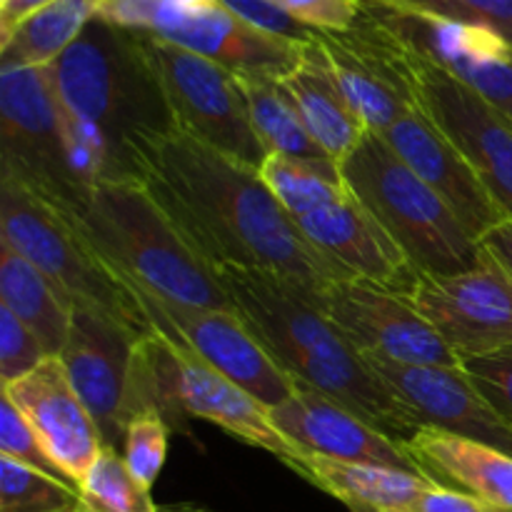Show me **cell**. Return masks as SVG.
<instances>
[{"label":"cell","instance_id":"cell-1","mask_svg":"<svg viewBox=\"0 0 512 512\" xmlns=\"http://www.w3.org/2000/svg\"><path fill=\"white\" fill-rule=\"evenodd\" d=\"M133 163L135 175L215 268H263L318 293L348 280L308 243L253 165L180 128L140 140Z\"/></svg>","mask_w":512,"mask_h":512},{"label":"cell","instance_id":"cell-2","mask_svg":"<svg viewBox=\"0 0 512 512\" xmlns=\"http://www.w3.org/2000/svg\"><path fill=\"white\" fill-rule=\"evenodd\" d=\"M48 68L70 158L85 188L100 180L138 178L135 145L175 128L140 33L95 18Z\"/></svg>","mask_w":512,"mask_h":512},{"label":"cell","instance_id":"cell-3","mask_svg":"<svg viewBox=\"0 0 512 512\" xmlns=\"http://www.w3.org/2000/svg\"><path fill=\"white\" fill-rule=\"evenodd\" d=\"M238 318L288 378L343 403L395 440L418 430L348 335L325 313L318 290L263 268L218 265Z\"/></svg>","mask_w":512,"mask_h":512},{"label":"cell","instance_id":"cell-4","mask_svg":"<svg viewBox=\"0 0 512 512\" xmlns=\"http://www.w3.org/2000/svg\"><path fill=\"white\" fill-rule=\"evenodd\" d=\"M75 220L125 283L175 303L235 313L215 265L140 178L90 185Z\"/></svg>","mask_w":512,"mask_h":512},{"label":"cell","instance_id":"cell-5","mask_svg":"<svg viewBox=\"0 0 512 512\" xmlns=\"http://www.w3.org/2000/svg\"><path fill=\"white\" fill-rule=\"evenodd\" d=\"M340 173L418 275L465 273L480 263L483 248L478 240L378 133L363 135L340 160Z\"/></svg>","mask_w":512,"mask_h":512},{"label":"cell","instance_id":"cell-6","mask_svg":"<svg viewBox=\"0 0 512 512\" xmlns=\"http://www.w3.org/2000/svg\"><path fill=\"white\" fill-rule=\"evenodd\" d=\"M0 240L28 258L65 300L93 305L135 333L153 335L130 285L85 238L75 215L5 175H0Z\"/></svg>","mask_w":512,"mask_h":512},{"label":"cell","instance_id":"cell-7","mask_svg":"<svg viewBox=\"0 0 512 512\" xmlns=\"http://www.w3.org/2000/svg\"><path fill=\"white\" fill-rule=\"evenodd\" d=\"M0 175L73 215L88 193L48 65L0 63Z\"/></svg>","mask_w":512,"mask_h":512},{"label":"cell","instance_id":"cell-8","mask_svg":"<svg viewBox=\"0 0 512 512\" xmlns=\"http://www.w3.org/2000/svg\"><path fill=\"white\" fill-rule=\"evenodd\" d=\"M140 40L158 75L175 128L260 170L268 150L250 125L238 75L210 58L150 33H140Z\"/></svg>","mask_w":512,"mask_h":512},{"label":"cell","instance_id":"cell-9","mask_svg":"<svg viewBox=\"0 0 512 512\" xmlns=\"http://www.w3.org/2000/svg\"><path fill=\"white\" fill-rule=\"evenodd\" d=\"M135 333L113 315L85 303H73L70 330L58 358L85 408L93 415L103 448L123 453L125 430L135 418V380L140 343Z\"/></svg>","mask_w":512,"mask_h":512},{"label":"cell","instance_id":"cell-10","mask_svg":"<svg viewBox=\"0 0 512 512\" xmlns=\"http://www.w3.org/2000/svg\"><path fill=\"white\" fill-rule=\"evenodd\" d=\"M130 290L153 333L198 355L210 368L255 395L268 410L295 393V380L275 365L238 313L175 303L135 285Z\"/></svg>","mask_w":512,"mask_h":512},{"label":"cell","instance_id":"cell-11","mask_svg":"<svg viewBox=\"0 0 512 512\" xmlns=\"http://www.w3.org/2000/svg\"><path fill=\"white\" fill-rule=\"evenodd\" d=\"M320 300L363 358L400 365H460L458 353L420 315L408 293L348 278L330 283Z\"/></svg>","mask_w":512,"mask_h":512},{"label":"cell","instance_id":"cell-12","mask_svg":"<svg viewBox=\"0 0 512 512\" xmlns=\"http://www.w3.org/2000/svg\"><path fill=\"white\" fill-rule=\"evenodd\" d=\"M408 295L460 360L512 345V278L485 250L465 273L418 275Z\"/></svg>","mask_w":512,"mask_h":512},{"label":"cell","instance_id":"cell-13","mask_svg":"<svg viewBox=\"0 0 512 512\" xmlns=\"http://www.w3.org/2000/svg\"><path fill=\"white\" fill-rule=\"evenodd\" d=\"M350 105L368 133H385L418 108L413 50L363 10L345 33H318Z\"/></svg>","mask_w":512,"mask_h":512},{"label":"cell","instance_id":"cell-14","mask_svg":"<svg viewBox=\"0 0 512 512\" xmlns=\"http://www.w3.org/2000/svg\"><path fill=\"white\" fill-rule=\"evenodd\" d=\"M413 70L420 108L458 145L512 220V118L418 50Z\"/></svg>","mask_w":512,"mask_h":512},{"label":"cell","instance_id":"cell-15","mask_svg":"<svg viewBox=\"0 0 512 512\" xmlns=\"http://www.w3.org/2000/svg\"><path fill=\"white\" fill-rule=\"evenodd\" d=\"M365 13L512 118V48L493 30L413 13L385 0H360Z\"/></svg>","mask_w":512,"mask_h":512},{"label":"cell","instance_id":"cell-16","mask_svg":"<svg viewBox=\"0 0 512 512\" xmlns=\"http://www.w3.org/2000/svg\"><path fill=\"white\" fill-rule=\"evenodd\" d=\"M418 428H438L512 455V428L480 398L463 368L365 358Z\"/></svg>","mask_w":512,"mask_h":512},{"label":"cell","instance_id":"cell-17","mask_svg":"<svg viewBox=\"0 0 512 512\" xmlns=\"http://www.w3.org/2000/svg\"><path fill=\"white\" fill-rule=\"evenodd\" d=\"M380 138L448 203V208L458 215L460 223L478 243L488 230L508 220L470 160L420 105L395 120L385 133H380Z\"/></svg>","mask_w":512,"mask_h":512},{"label":"cell","instance_id":"cell-18","mask_svg":"<svg viewBox=\"0 0 512 512\" xmlns=\"http://www.w3.org/2000/svg\"><path fill=\"white\" fill-rule=\"evenodd\" d=\"M0 395L23 413L53 463L75 488H80L103 450V438L83 398L70 383L63 360L50 355L33 373L3 385Z\"/></svg>","mask_w":512,"mask_h":512},{"label":"cell","instance_id":"cell-19","mask_svg":"<svg viewBox=\"0 0 512 512\" xmlns=\"http://www.w3.org/2000/svg\"><path fill=\"white\" fill-rule=\"evenodd\" d=\"M270 420L305 455L423 473L400 440L300 380H295V393L285 403L270 408Z\"/></svg>","mask_w":512,"mask_h":512},{"label":"cell","instance_id":"cell-20","mask_svg":"<svg viewBox=\"0 0 512 512\" xmlns=\"http://www.w3.org/2000/svg\"><path fill=\"white\" fill-rule=\"evenodd\" d=\"M165 343L170 353V375H173V398L178 415H193V418L220 425L238 440L253 448L268 450L290 470L303 475L308 455L275 428L270 410L255 395L220 375L183 345L168 338Z\"/></svg>","mask_w":512,"mask_h":512},{"label":"cell","instance_id":"cell-21","mask_svg":"<svg viewBox=\"0 0 512 512\" xmlns=\"http://www.w3.org/2000/svg\"><path fill=\"white\" fill-rule=\"evenodd\" d=\"M295 223L308 243L345 278L368 280L400 293H410L418 278L403 250L353 190L340 203L313 210Z\"/></svg>","mask_w":512,"mask_h":512},{"label":"cell","instance_id":"cell-22","mask_svg":"<svg viewBox=\"0 0 512 512\" xmlns=\"http://www.w3.org/2000/svg\"><path fill=\"white\" fill-rule=\"evenodd\" d=\"M155 38L188 48L240 75H275L283 78L300 63L305 43L275 38L213 0L188 13H165L155 23Z\"/></svg>","mask_w":512,"mask_h":512},{"label":"cell","instance_id":"cell-23","mask_svg":"<svg viewBox=\"0 0 512 512\" xmlns=\"http://www.w3.org/2000/svg\"><path fill=\"white\" fill-rule=\"evenodd\" d=\"M403 448L438 485L512 512V455L505 450L438 428H418Z\"/></svg>","mask_w":512,"mask_h":512},{"label":"cell","instance_id":"cell-24","mask_svg":"<svg viewBox=\"0 0 512 512\" xmlns=\"http://www.w3.org/2000/svg\"><path fill=\"white\" fill-rule=\"evenodd\" d=\"M280 83L315 143L340 165V160L363 140L368 128L350 105L318 38L303 45L300 63L283 75Z\"/></svg>","mask_w":512,"mask_h":512},{"label":"cell","instance_id":"cell-25","mask_svg":"<svg viewBox=\"0 0 512 512\" xmlns=\"http://www.w3.org/2000/svg\"><path fill=\"white\" fill-rule=\"evenodd\" d=\"M303 478L333 495L350 512H393L418 500L435 480L423 473L370 463H345V460L308 455Z\"/></svg>","mask_w":512,"mask_h":512},{"label":"cell","instance_id":"cell-26","mask_svg":"<svg viewBox=\"0 0 512 512\" xmlns=\"http://www.w3.org/2000/svg\"><path fill=\"white\" fill-rule=\"evenodd\" d=\"M0 305L43 343L45 353L58 358L68 338L73 303L5 240H0Z\"/></svg>","mask_w":512,"mask_h":512},{"label":"cell","instance_id":"cell-27","mask_svg":"<svg viewBox=\"0 0 512 512\" xmlns=\"http://www.w3.org/2000/svg\"><path fill=\"white\" fill-rule=\"evenodd\" d=\"M235 75H238V85L243 90L245 105H248L250 125L268 155H288V158L310 160V163L338 165L308 133L280 78L275 75Z\"/></svg>","mask_w":512,"mask_h":512},{"label":"cell","instance_id":"cell-28","mask_svg":"<svg viewBox=\"0 0 512 512\" xmlns=\"http://www.w3.org/2000/svg\"><path fill=\"white\" fill-rule=\"evenodd\" d=\"M103 0H53L0 43V63L50 65L98 18Z\"/></svg>","mask_w":512,"mask_h":512},{"label":"cell","instance_id":"cell-29","mask_svg":"<svg viewBox=\"0 0 512 512\" xmlns=\"http://www.w3.org/2000/svg\"><path fill=\"white\" fill-rule=\"evenodd\" d=\"M260 175L278 203L293 215V220L325 205L340 203L350 195L340 165H320L288 158V155H268L260 165Z\"/></svg>","mask_w":512,"mask_h":512},{"label":"cell","instance_id":"cell-30","mask_svg":"<svg viewBox=\"0 0 512 512\" xmlns=\"http://www.w3.org/2000/svg\"><path fill=\"white\" fill-rule=\"evenodd\" d=\"M80 505L88 512H158L145 490L125 465L123 453L103 448L78 488Z\"/></svg>","mask_w":512,"mask_h":512},{"label":"cell","instance_id":"cell-31","mask_svg":"<svg viewBox=\"0 0 512 512\" xmlns=\"http://www.w3.org/2000/svg\"><path fill=\"white\" fill-rule=\"evenodd\" d=\"M78 505L75 488L0 455V512H65Z\"/></svg>","mask_w":512,"mask_h":512},{"label":"cell","instance_id":"cell-32","mask_svg":"<svg viewBox=\"0 0 512 512\" xmlns=\"http://www.w3.org/2000/svg\"><path fill=\"white\" fill-rule=\"evenodd\" d=\"M168 433L170 425L155 413L138 415L130 420L128 430H125V465L145 490L153 488L163 470L165 455H168Z\"/></svg>","mask_w":512,"mask_h":512},{"label":"cell","instance_id":"cell-33","mask_svg":"<svg viewBox=\"0 0 512 512\" xmlns=\"http://www.w3.org/2000/svg\"><path fill=\"white\" fill-rule=\"evenodd\" d=\"M0 455L75 488L68 475L53 463V458L43 448V443L38 440L35 430L30 428L28 420L23 418V413L5 395H0Z\"/></svg>","mask_w":512,"mask_h":512},{"label":"cell","instance_id":"cell-34","mask_svg":"<svg viewBox=\"0 0 512 512\" xmlns=\"http://www.w3.org/2000/svg\"><path fill=\"white\" fill-rule=\"evenodd\" d=\"M460 368L480 393V398L512 428V345L488 355L460 360Z\"/></svg>","mask_w":512,"mask_h":512},{"label":"cell","instance_id":"cell-35","mask_svg":"<svg viewBox=\"0 0 512 512\" xmlns=\"http://www.w3.org/2000/svg\"><path fill=\"white\" fill-rule=\"evenodd\" d=\"M45 358L50 355L45 353L43 343L8 308L0 305V385L25 378Z\"/></svg>","mask_w":512,"mask_h":512},{"label":"cell","instance_id":"cell-36","mask_svg":"<svg viewBox=\"0 0 512 512\" xmlns=\"http://www.w3.org/2000/svg\"><path fill=\"white\" fill-rule=\"evenodd\" d=\"M218 3L233 15H238L243 23L275 35V38L293 40V43H310V40L318 38L315 30L298 23L278 0H218Z\"/></svg>","mask_w":512,"mask_h":512},{"label":"cell","instance_id":"cell-37","mask_svg":"<svg viewBox=\"0 0 512 512\" xmlns=\"http://www.w3.org/2000/svg\"><path fill=\"white\" fill-rule=\"evenodd\" d=\"M298 23L315 33H345L363 15L360 0H278Z\"/></svg>","mask_w":512,"mask_h":512},{"label":"cell","instance_id":"cell-38","mask_svg":"<svg viewBox=\"0 0 512 512\" xmlns=\"http://www.w3.org/2000/svg\"><path fill=\"white\" fill-rule=\"evenodd\" d=\"M393 512H500L490 505H485L483 500L473 498V495H465L460 490L445 488V485L435 483L433 488L425 490L418 500H413L405 508L393 510Z\"/></svg>","mask_w":512,"mask_h":512},{"label":"cell","instance_id":"cell-39","mask_svg":"<svg viewBox=\"0 0 512 512\" xmlns=\"http://www.w3.org/2000/svg\"><path fill=\"white\" fill-rule=\"evenodd\" d=\"M468 23L483 25L512 48V0H460Z\"/></svg>","mask_w":512,"mask_h":512},{"label":"cell","instance_id":"cell-40","mask_svg":"<svg viewBox=\"0 0 512 512\" xmlns=\"http://www.w3.org/2000/svg\"><path fill=\"white\" fill-rule=\"evenodd\" d=\"M53 0H0V43L23 23L28 15L38 13L40 8L50 5Z\"/></svg>","mask_w":512,"mask_h":512},{"label":"cell","instance_id":"cell-41","mask_svg":"<svg viewBox=\"0 0 512 512\" xmlns=\"http://www.w3.org/2000/svg\"><path fill=\"white\" fill-rule=\"evenodd\" d=\"M480 245L488 255H493L512 278V220H503L500 225H495L493 230L480 238Z\"/></svg>","mask_w":512,"mask_h":512},{"label":"cell","instance_id":"cell-42","mask_svg":"<svg viewBox=\"0 0 512 512\" xmlns=\"http://www.w3.org/2000/svg\"><path fill=\"white\" fill-rule=\"evenodd\" d=\"M385 3L398 5V8H403V10H413V13L438 15V18L463 20V23H468L460 0H385Z\"/></svg>","mask_w":512,"mask_h":512},{"label":"cell","instance_id":"cell-43","mask_svg":"<svg viewBox=\"0 0 512 512\" xmlns=\"http://www.w3.org/2000/svg\"><path fill=\"white\" fill-rule=\"evenodd\" d=\"M65 512H88L83 508V505H78V508H73V510H65Z\"/></svg>","mask_w":512,"mask_h":512}]
</instances>
